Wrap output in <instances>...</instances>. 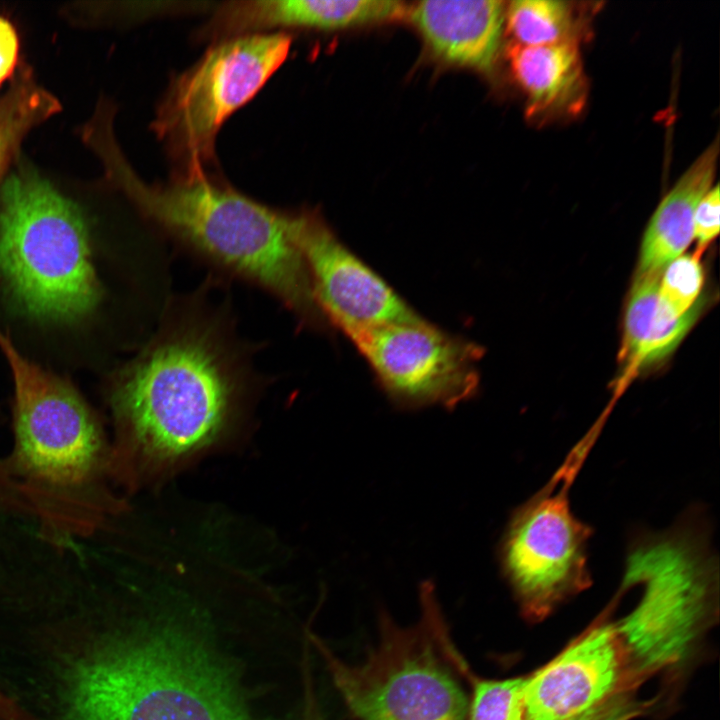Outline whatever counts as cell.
Wrapping results in <instances>:
<instances>
[{"label":"cell","mask_w":720,"mask_h":720,"mask_svg":"<svg viewBox=\"0 0 720 720\" xmlns=\"http://www.w3.org/2000/svg\"><path fill=\"white\" fill-rule=\"evenodd\" d=\"M398 406L454 408L479 386L481 348L421 316L344 333Z\"/></svg>","instance_id":"30bf717a"},{"label":"cell","mask_w":720,"mask_h":720,"mask_svg":"<svg viewBox=\"0 0 720 720\" xmlns=\"http://www.w3.org/2000/svg\"><path fill=\"white\" fill-rule=\"evenodd\" d=\"M508 31L523 46L576 42L578 24L567 1L516 0L505 8Z\"/></svg>","instance_id":"ac0fdd59"},{"label":"cell","mask_w":720,"mask_h":720,"mask_svg":"<svg viewBox=\"0 0 720 720\" xmlns=\"http://www.w3.org/2000/svg\"><path fill=\"white\" fill-rule=\"evenodd\" d=\"M290 229L318 309L343 333L420 317L319 216L290 213Z\"/></svg>","instance_id":"7c38bea8"},{"label":"cell","mask_w":720,"mask_h":720,"mask_svg":"<svg viewBox=\"0 0 720 720\" xmlns=\"http://www.w3.org/2000/svg\"><path fill=\"white\" fill-rule=\"evenodd\" d=\"M704 273L696 255L678 256L665 266L659 280V299L675 315L681 316L698 301Z\"/></svg>","instance_id":"ffe728a7"},{"label":"cell","mask_w":720,"mask_h":720,"mask_svg":"<svg viewBox=\"0 0 720 720\" xmlns=\"http://www.w3.org/2000/svg\"><path fill=\"white\" fill-rule=\"evenodd\" d=\"M61 110L60 101L22 65L0 96V187L19 158L27 134Z\"/></svg>","instance_id":"e0dca14e"},{"label":"cell","mask_w":720,"mask_h":720,"mask_svg":"<svg viewBox=\"0 0 720 720\" xmlns=\"http://www.w3.org/2000/svg\"><path fill=\"white\" fill-rule=\"evenodd\" d=\"M0 350L14 386L13 443L0 457V486L51 543L95 534L123 508L97 414L70 382L28 359L1 328Z\"/></svg>","instance_id":"3957f363"},{"label":"cell","mask_w":720,"mask_h":720,"mask_svg":"<svg viewBox=\"0 0 720 720\" xmlns=\"http://www.w3.org/2000/svg\"><path fill=\"white\" fill-rule=\"evenodd\" d=\"M409 10L394 0L230 1L216 8L207 30L215 39L278 28L334 30L401 19Z\"/></svg>","instance_id":"4fadbf2b"},{"label":"cell","mask_w":720,"mask_h":720,"mask_svg":"<svg viewBox=\"0 0 720 720\" xmlns=\"http://www.w3.org/2000/svg\"><path fill=\"white\" fill-rule=\"evenodd\" d=\"M514 78L527 98V114L536 120L580 113L588 81L576 42L543 46L516 43L507 49Z\"/></svg>","instance_id":"9a60e30c"},{"label":"cell","mask_w":720,"mask_h":720,"mask_svg":"<svg viewBox=\"0 0 720 720\" xmlns=\"http://www.w3.org/2000/svg\"><path fill=\"white\" fill-rule=\"evenodd\" d=\"M241 368L232 347L207 321L181 320L163 328L110 392L114 483L136 489L223 440L241 411Z\"/></svg>","instance_id":"7a4b0ae2"},{"label":"cell","mask_w":720,"mask_h":720,"mask_svg":"<svg viewBox=\"0 0 720 720\" xmlns=\"http://www.w3.org/2000/svg\"><path fill=\"white\" fill-rule=\"evenodd\" d=\"M408 16L441 61L486 74L493 71L505 22L502 1H422Z\"/></svg>","instance_id":"5bb4252c"},{"label":"cell","mask_w":720,"mask_h":720,"mask_svg":"<svg viewBox=\"0 0 720 720\" xmlns=\"http://www.w3.org/2000/svg\"><path fill=\"white\" fill-rule=\"evenodd\" d=\"M154 598L152 613L75 665L70 720H274L256 711L240 660L191 601Z\"/></svg>","instance_id":"6da1fadb"},{"label":"cell","mask_w":720,"mask_h":720,"mask_svg":"<svg viewBox=\"0 0 720 720\" xmlns=\"http://www.w3.org/2000/svg\"><path fill=\"white\" fill-rule=\"evenodd\" d=\"M645 677L618 624L599 622L527 676L524 720H575Z\"/></svg>","instance_id":"8fae6325"},{"label":"cell","mask_w":720,"mask_h":720,"mask_svg":"<svg viewBox=\"0 0 720 720\" xmlns=\"http://www.w3.org/2000/svg\"><path fill=\"white\" fill-rule=\"evenodd\" d=\"M299 720H326L313 684L308 683L303 688V703Z\"/></svg>","instance_id":"cb8c5ba5"},{"label":"cell","mask_w":720,"mask_h":720,"mask_svg":"<svg viewBox=\"0 0 720 720\" xmlns=\"http://www.w3.org/2000/svg\"><path fill=\"white\" fill-rule=\"evenodd\" d=\"M631 550L627 582H646L635 612L619 627L637 660L656 671L678 660L711 611L716 585L706 543L682 529Z\"/></svg>","instance_id":"ba28073f"},{"label":"cell","mask_w":720,"mask_h":720,"mask_svg":"<svg viewBox=\"0 0 720 720\" xmlns=\"http://www.w3.org/2000/svg\"><path fill=\"white\" fill-rule=\"evenodd\" d=\"M655 700L640 701L635 689L620 692L575 720H632L649 711Z\"/></svg>","instance_id":"44dd1931"},{"label":"cell","mask_w":720,"mask_h":720,"mask_svg":"<svg viewBox=\"0 0 720 720\" xmlns=\"http://www.w3.org/2000/svg\"><path fill=\"white\" fill-rule=\"evenodd\" d=\"M14 166L0 187V275L30 316L79 320L101 297L84 217L31 164Z\"/></svg>","instance_id":"5b68a950"},{"label":"cell","mask_w":720,"mask_h":720,"mask_svg":"<svg viewBox=\"0 0 720 720\" xmlns=\"http://www.w3.org/2000/svg\"><path fill=\"white\" fill-rule=\"evenodd\" d=\"M96 155L109 183L171 236L265 288L305 322L324 323L292 238L290 213L259 203L210 175L148 183L117 141L104 142Z\"/></svg>","instance_id":"277c9868"},{"label":"cell","mask_w":720,"mask_h":720,"mask_svg":"<svg viewBox=\"0 0 720 720\" xmlns=\"http://www.w3.org/2000/svg\"><path fill=\"white\" fill-rule=\"evenodd\" d=\"M421 617L402 627L381 616L380 638L359 664L350 665L312 632L336 689L357 720H467L462 678L473 674L456 649L434 586L420 589Z\"/></svg>","instance_id":"8992f818"},{"label":"cell","mask_w":720,"mask_h":720,"mask_svg":"<svg viewBox=\"0 0 720 720\" xmlns=\"http://www.w3.org/2000/svg\"><path fill=\"white\" fill-rule=\"evenodd\" d=\"M292 37L253 33L217 41L169 83L152 121L175 180L208 176L224 122L251 100L285 62Z\"/></svg>","instance_id":"52a82bcc"},{"label":"cell","mask_w":720,"mask_h":720,"mask_svg":"<svg viewBox=\"0 0 720 720\" xmlns=\"http://www.w3.org/2000/svg\"><path fill=\"white\" fill-rule=\"evenodd\" d=\"M720 191L719 185L711 187L699 201L694 214V238L698 248L704 249L713 241L720 226Z\"/></svg>","instance_id":"7402d4cb"},{"label":"cell","mask_w":720,"mask_h":720,"mask_svg":"<svg viewBox=\"0 0 720 720\" xmlns=\"http://www.w3.org/2000/svg\"><path fill=\"white\" fill-rule=\"evenodd\" d=\"M527 676L489 680L473 676L467 720H524Z\"/></svg>","instance_id":"d6986e66"},{"label":"cell","mask_w":720,"mask_h":720,"mask_svg":"<svg viewBox=\"0 0 720 720\" xmlns=\"http://www.w3.org/2000/svg\"><path fill=\"white\" fill-rule=\"evenodd\" d=\"M718 152V139H715L657 206L643 236L639 273L661 272L691 243L695 210L712 187Z\"/></svg>","instance_id":"2e32d148"},{"label":"cell","mask_w":720,"mask_h":720,"mask_svg":"<svg viewBox=\"0 0 720 720\" xmlns=\"http://www.w3.org/2000/svg\"><path fill=\"white\" fill-rule=\"evenodd\" d=\"M19 38L12 23L0 15V85L10 78L18 62Z\"/></svg>","instance_id":"603a6c76"},{"label":"cell","mask_w":720,"mask_h":720,"mask_svg":"<svg viewBox=\"0 0 720 720\" xmlns=\"http://www.w3.org/2000/svg\"><path fill=\"white\" fill-rule=\"evenodd\" d=\"M591 535V527L572 512L565 487L542 490L514 511L499 562L527 619H543L591 585Z\"/></svg>","instance_id":"9c48e42d"}]
</instances>
